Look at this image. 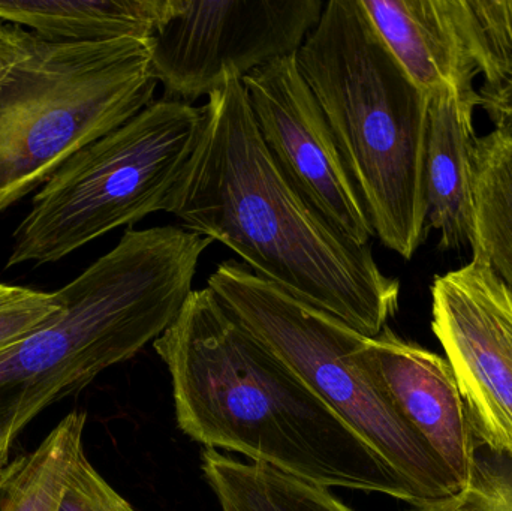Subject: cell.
I'll return each instance as SVG.
<instances>
[{"instance_id": "obj_1", "label": "cell", "mask_w": 512, "mask_h": 511, "mask_svg": "<svg viewBox=\"0 0 512 511\" xmlns=\"http://www.w3.org/2000/svg\"><path fill=\"white\" fill-rule=\"evenodd\" d=\"M170 213L366 338H376L399 309L400 282L379 269L372 246L340 233L283 173L240 78H225L201 107L197 146Z\"/></svg>"}, {"instance_id": "obj_2", "label": "cell", "mask_w": 512, "mask_h": 511, "mask_svg": "<svg viewBox=\"0 0 512 511\" xmlns=\"http://www.w3.org/2000/svg\"><path fill=\"white\" fill-rule=\"evenodd\" d=\"M153 348L170 372L177 425L192 441L327 489L418 503L393 467L209 287L189 294Z\"/></svg>"}, {"instance_id": "obj_3", "label": "cell", "mask_w": 512, "mask_h": 511, "mask_svg": "<svg viewBox=\"0 0 512 511\" xmlns=\"http://www.w3.org/2000/svg\"><path fill=\"white\" fill-rule=\"evenodd\" d=\"M212 243L174 225L129 228L60 288L62 311L0 353V465L41 411L137 356L173 324Z\"/></svg>"}, {"instance_id": "obj_4", "label": "cell", "mask_w": 512, "mask_h": 511, "mask_svg": "<svg viewBox=\"0 0 512 511\" xmlns=\"http://www.w3.org/2000/svg\"><path fill=\"white\" fill-rule=\"evenodd\" d=\"M297 62L375 236L411 260L426 239L429 96L394 59L361 0L325 2Z\"/></svg>"}, {"instance_id": "obj_5", "label": "cell", "mask_w": 512, "mask_h": 511, "mask_svg": "<svg viewBox=\"0 0 512 511\" xmlns=\"http://www.w3.org/2000/svg\"><path fill=\"white\" fill-rule=\"evenodd\" d=\"M153 38L59 42L0 21V215L152 104Z\"/></svg>"}, {"instance_id": "obj_6", "label": "cell", "mask_w": 512, "mask_h": 511, "mask_svg": "<svg viewBox=\"0 0 512 511\" xmlns=\"http://www.w3.org/2000/svg\"><path fill=\"white\" fill-rule=\"evenodd\" d=\"M200 126L201 108L162 98L75 153L36 192L6 267L57 263L110 231L170 213Z\"/></svg>"}, {"instance_id": "obj_7", "label": "cell", "mask_w": 512, "mask_h": 511, "mask_svg": "<svg viewBox=\"0 0 512 511\" xmlns=\"http://www.w3.org/2000/svg\"><path fill=\"white\" fill-rule=\"evenodd\" d=\"M207 287L393 467L411 486L418 503L445 500L459 492L432 450L361 362L358 350L366 336L239 261L219 264L207 279Z\"/></svg>"}, {"instance_id": "obj_8", "label": "cell", "mask_w": 512, "mask_h": 511, "mask_svg": "<svg viewBox=\"0 0 512 511\" xmlns=\"http://www.w3.org/2000/svg\"><path fill=\"white\" fill-rule=\"evenodd\" d=\"M322 0H179L153 36L152 72L164 98L191 104L225 78L295 56L321 18Z\"/></svg>"}, {"instance_id": "obj_9", "label": "cell", "mask_w": 512, "mask_h": 511, "mask_svg": "<svg viewBox=\"0 0 512 511\" xmlns=\"http://www.w3.org/2000/svg\"><path fill=\"white\" fill-rule=\"evenodd\" d=\"M432 329L475 438L512 462V293L483 261L436 276Z\"/></svg>"}, {"instance_id": "obj_10", "label": "cell", "mask_w": 512, "mask_h": 511, "mask_svg": "<svg viewBox=\"0 0 512 511\" xmlns=\"http://www.w3.org/2000/svg\"><path fill=\"white\" fill-rule=\"evenodd\" d=\"M265 146L306 200L358 245L375 236L327 119L301 74L297 54L243 78Z\"/></svg>"}, {"instance_id": "obj_11", "label": "cell", "mask_w": 512, "mask_h": 511, "mask_svg": "<svg viewBox=\"0 0 512 511\" xmlns=\"http://www.w3.org/2000/svg\"><path fill=\"white\" fill-rule=\"evenodd\" d=\"M358 354L457 489H465L478 467L475 434L448 360L388 326L376 338H364Z\"/></svg>"}, {"instance_id": "obj_12", "label": "cell", "mask_w": 512, "mask_h": 511, "mask_svg": "<svg viewBox=\"0 0 512 511\" xmlns=\"http://www.w3.org/2000/svg\"><path fill=\"white\" fill-rule=\"evenodd\" d=\"M477 107L478 96L466 98L450 87L429 98L427 225L438 231L439 246L444 251H459L474 240Z\"/></svg>"}, {"instance_id": "obj_13", "label": "cell", "mask_w": 512, "mask_h": 511, "mask_svg": "<svg viewBox=\"0 0 512 511\" xmlns=\"http://www.w3.org/2000/svg\"><path fill=\"white\" fill-rule=\"evenodd\" d=\"M361 5L421 92L430 98L450 87L466 98H477V69L454 26L447 0H361Z\"/></svg>"}, {"instance_id": "obj_14", "label": "cell", "mask_w": 512, "mask_h": 511, "mask_svg": "<svg viewBox=\"0 0 512 511\" xmlns=\"http://www.w3.org/2000/svg\"><path fill=\"white\" fill-rule=\"evenodd\" d=\"M177 5L179 0H0V21L59 42L150 39Z\"/></svg>"}, {"instance_id": "obj_15", "label": "cell", "mask_w": 512, "mask_h": 511, "mask_svg": "<svg viewBox=\"0 0 512 511\" xmlns=\"http://www.w3.org/2000/svg\"><path fill=\"white\" fill-rule=\"evenodd\" d=\"M201 470L222 511H355L324 486L218 450L201 453Z\"/></svg>"}, {"instance_id": "obj_16", "label": "cell", "mask_w": 512, "mask_h": 511, "mask_svg": "<svg viewBox=\"0 0 512 511\" xmlns=\"http://www.w3.org/2000/svg\"><path fill=\"white\" fill-rule=\"evenodd\" d=\"M86 414L72 411L32 452L0 465V511H57L78 456Z\"/></svg>"}, {"instance_id": "obj_17", "label": "cell", "mask_w": 512, "mask_h": 511, "mask_svg": "<svg viewBox=\"0 0 512 511\" xmlns=\"http://www.w3.org/2000/svg\"><path fill=\"white\" fill-rule=\"evenodd\" d=\"M471 249L512 293V138L495 132L477 140Z\"/></svg>"}, {"instance_id": "obj_18", "label": "cell", "mask_w": 512, "mask_h": 511, "mask_svg": "<svg viewBox=\"0 0 512 511\" xmlns=\"http://www.w3.org/2000/svg\"><path fill=\"white\" fill-rule=\"evenodd\" d=\"M460 39L483 75L480 89L512 80V0H447Z\"/></svg>"}, {"instance_id": "obj_19", "label": "cell", "mask_w": 512, "mask_h": 511, "mask_svg": "<svg viewBox=\"0 0 512 511\" xmlns=\"http://www.w3.org/2000/svg\"><path fill=\"white\" fill-rule=\"evenodd\" d=\"M63 308L59 291L0 284V353L44 326Z\"/></svg>"}, {"instance_id": "obj_20", "label": "cell", "mask_w": 512, "mask_h": 511, "mask_svg": "<svg viewBox=\"0 0 512 511\" xmlns=\"http://www.w3.org/2000/svg\"><path fill=\"white\" fill-rule=\"evenodd\" d=\"M415 511H512V474L495 471L478 462L474 479L445 500L412 506Z\"/></svg>"}, {"instance_id": "obj_21", "label": "cell", "mask_w": 512, "mask_h": 511, "mask_svg": "<svg viewBox=\"0 0 512 511\" xmlns=\"http://www.w3.org/2000/svg\"><path fill=\"white\" fill-rule=\"evenodd\" d=\"M57 511H137L122 495L114 491L113 486L105 482L81 453L72 468L68 485L60 500Z\"/></svg>"}, {"instance_id": "obj_22", "label": "cell", "mask_w": 512, "mask_h": 511, "mask_svg": "<svg viewBox=\"0 0 512 511\" xmlns=\"http://www.w3.org/2000/svg\"><path fill=\"white\" fill-rule=\"evenodd\" d=\"M480 107L495 126V134L512 138V80L496 89H478Z\"/></svg>"}]
</instances>
